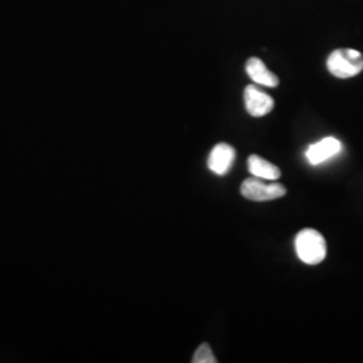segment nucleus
I'll list each match as a JSON object with an SVG mask.
<instances>
[{
  "mask_svg": "<svg viewBox=\"0 0 363 363\" xmlns=\"http://www.w3.org/2000/svg\"><path fill=\"white\" fill-rule=\"evenodd\" d=\"M295 249L300 261L308 265H318L327 256L325 237L311 228L298 232L295 238Z\"/></svg>",
  "mask_w": 363,
  "mask_h": 363,
  "instance_id": "nucleus-1",
  "label": "nucleus"
},
{
  "mask_svg": "<svg viewBox=\"0 0 363 363\" xmlns=\"http://www.w3.org/2000/svg\"><path fill=\"white\" fill-rule=\"evenodd\" d=\"M328 72L337 78H351L363 70V55L352 49H337L327 58Z\"/></svg>",
  "mask_w": 363,
  "mask_h": 363,
  "instance_id": "nucleus-2",
  "label": "nucleus"
},
{
  "mask_svg": "<svg viewBox=\"0 0 363 363\" xmlns=\"http://www.w3.org/2000/svg\"><path fill=\"white\" fill-rule=\"evenodd\" d=\"M286 187L280 183H267L261 178L253 177L247 178V181L241 184V194L244 198L255 202H267L279 199L286 195Z\"/></svg>",
  "mask_w": 363,
  "mask_h": 363,
  "instance_id": "nucleus-3",
  "label": "nucleus"
},
{
  "mask_svg": "<svg viewBox=\"0 0 363 363\" xmlns=\"http://www.w3.org/2000/svg\"><path fill=\"white\" fill-rule=\"evenodd\" d=\"M244 101L247 113L253 117H262L272 112L274 101L269 94L256 85H247L244 91Z\"/></svg>",
  "mask_w": 363,
  "mask_h": 363,
  "instance_id": "nucleus-4",
  "label": "nucleus"
},
{
  "mask_svg": "<svg viewBox=\"0 0 363 363\" xmlns=\"http://www.w3.org/2000/svg\"><path fill=\"white\" fill-rule=\"evenodd\" d=\"M235 160V150L230 144L218 143L210 152L208 167L217 175H225L233 167Z\"/></svg>",
  "mask_w": 363,
  "mask_h": 363,
  "instance_id": "nucleus-5",
  "label": "nucleus"
},
{
  "mask_svg": "<svg viewBox=\"0 0 363 363\" xmlns=\"http://www.w3.org/2000/svg\"><path fill=\"white\" fill-rule=\"evenodd\" d=\"M342 143L335 138H325L318 143H313L308 147L306 157L312 166H319L330 160L331 157L340 154Z\"/></svg>",
  "mask_w": 363,
  "mask_h": 363,
  "instance_id": "nucleus-6",
  "label": "nucleus"
},
{
  "mask_svg": "<svg viewBox=\"0 0 363 363\" xmlns=\"http://www.w3.org/2000/svg\"><path fill=\"white\" fill-rule=\"evenodd\" d=\"M247 73L256 84L262 86L276 88L280 82L279 77L271 70H268V67L257 57H252L247 60Z\"/></svg>",
  "mask_w": 363,
  "mask_h": 363,
  "instance_id": "nucleus-7",
  "label": "nucleus"
},
{
  "mask_svg": "<svg viewBox=\"0 0 363 363\" xmlns=\"http://www.w3.org/2000/svg\"><path fill=\"white\" fill-rule=\"evenodd\" d=\"M247 169L253 177H257L264 181H277L281 177V171L277 166L259 155L249 156Z\"/></svg>",
  "mask_w": 363,
  "mask_h": 363,
  "instance_id": "nucleus-8",
  "label": "nucleus"
},
{
  "mask_svg": "<svg viewBox=\"0 0 363 363\" xmlns=\"http://www.w3.org/2000/svg\"><path fill=\"white\" fill-rule=\"evenodd\" d=\"M194 363H216L217 358L214 357L211 347L208 343H202L198 350L195 351L194 358H193Z\"/></svg>",
  "mask_w": 363,
  "mask_h": 363,
  "instance_id": "nucleus-9",
  "label": "nucleus"
}]
</instances>
